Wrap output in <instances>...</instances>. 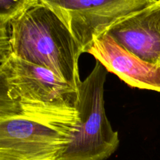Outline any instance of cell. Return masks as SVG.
Wrapping results in <instances>:
<instances>
[{"mask_svg":"<svg viewBox=\"0 0 160 160\" xmlns=\"http://www.w3.org/2000/svg\"><path fill=\"white\" fill-rule=\"evenodd\" d=\"M11 55L45 67L78 90L81 45L52 8L36 0L9 21Z\"/></svg>","mask_w":160,"mask_h":160,"instance_id":"1","label":"cell"},{"mask_svg":"<svg viewBox=\"0 0 160 160\" xmlns=\"http://www.w3.org/2000/svg\"><path fill=\"white\" fill-rule=\"evenodd\" d=\"M1 67L23 113L52 121H79L78 90L55 72L12 55Z\"/></svg>","mask_w":160,"mask_h":160,"instance_id":"2","label":"cell"},{"mask_svg":"<svg viewBox=\"0 0 160 160\" xmlns=\"http://www.w3.org/2000/svg\"><path fill=\"white\" fill-rule=\"evenodd\" d=\"M108 70L97 61L90 74L78 86L79 121L59 160H106L120 144L119 134L107 118L104 86Z\"/></svg>","mask_w":160,"mask_h":160,"instance_id":"3","label":"cell"},{"mask_svg":"<svg viewBox=\"0 0 160 160\" xmlns=\"http://www.w3.org/2000/svg\"><path fill=\"white\" fill-rule=\"evenodd\" d=\"M21 114L0 118V160H59L78 127Z\"/></svg>","mask_w":160,"mask_h":160,"instance_id":"4","label":"cell"},{"mask_svg":"<svg viewBox=\"0 0 160 160\" xmlns=\"http://www.w3.org/2000/svg\"><path fill=\"white\" fill-rule=\"evenodd\" d=\"M66 23L86 52L92 41L123 17L157 0H40Z\"/></svg>","mask_w":160,"mask_h":160,"instance_id":"5","label":"cell"},{"mask_svg":"<svg viewBox=\"0 0 160 160\" xmlns=\"http://www.w3.org/2000/svg\"><path fill=\"white\" fill-rule=\"evenodd\" d=\"M104 32L142 60L160 66V0L123 17Z\"/></svg>","mask_w":160,"mask_h":160,"instance_id":"6","label":"cell"},{"mask_svg":"<svg viewBox=\"0 0 160 160\" xmlns=\"http://www.w3.org/2000/svg\"><path fill=\"white\" fill-rule=\"evenodd\" d=\"M86 52L128 85L160 92V66L142 60L119 45L106 33L97 36Z\"/></svg>","mask_w":160,"mask_h":160,"instance_id":"7","label":"cell"},{"mask_svg":"<svg viewBox=\"0 0 160 160\" xmlns=\"http://www.w3.org/2000/svg\"><path fill=\"white\" fill-rule=\"evenodd\" d=\"M23 114L18 102L12 97L7 78L0 66V118Z\"/></svg>","mask_w":160,"mask_h":160,"instance_id":"8","label":"cell"},{"mask_svg":"<svg viewBox=\"0 0 160 160\" xmlns=\"http://www.w3.org/2000/svg\"><path fill=\"white\" fill-rule=\"evenodd\" d=\"M36 0H0V19L9 22Z\"/></svg>","mask_w":160,"mask_h":160,"instance_id":"9","label":"cell"},{"mask_svg":"<svg viewBox=\"0 0 160 160\" xmlns=\"http://www.w3.org/2000/svg\"><path fill=\"white\" fill-rule=\"evenodd\" d=\"M9 23L0 19V66L2 65L11 55Z\"/></svg>","mask_w":160,"mask_h":160,"instance_id":"10","label":"cell"}]
</instances>
